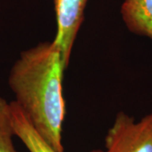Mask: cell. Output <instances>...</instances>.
Masks as SVG:
<instances>
[{"instance_id": "obj_5", "label": "cell", "mask_w": 152, "mask_h": 152, "mask_svg": "<svg viewBox=\"0 0 152 152\" xmlns=\"http://www.w3.org/2000/svg\"><path fill=\"white\" fill-rule=\"evenodd\" d=\"M10 107L15 136L21 140L29 152H57L39 135L26 114L15 101L10 102ZM92 152L103 151H95Z\"/></svg>"}, {"instance_id": "obj_2", "label": "cell", "mask_w": 152, "mask_h": 152, "mask_svg": "<svg viewBox=\"0 0 152 152\" xmlns=\"http://www.w3.org/2000/svg\"><path fill=\"white\" fill-rule=\"evenodd\" d=\"M105 152H152V113L139 122L119 112L105 137Z\"/></svg>"}, {"instance_id": "obj_1", "label": "cell", "mask_w": 152, "mask_h": 152, "mask_svg": "<svg viewBox=\"0 0 152 152\" xmlns=\"http://www.w3.org/2000/svg\"><path fill=\"white\" fill-rule=\"evenodd\" d=\"M65 69L59 48L52 41L21 52L9 75L15 102L57 152H64L62 128L66 107L62 85Z\"/></svg>"}, {"instance_id": "obj_4", "label": "cell", "mask_w": 152, "mask_h": 152, "mask_svg": "<svg viewBox=\"0 0 152 152\" xmlns=\"http://www.w3.org/2000/svg\"><path fill=\"white\" fill-rule=\"evenodd\" d=\"M120 13L129 31L152 40V0H124Z\"/></svg>"}, {"instance_id": "obj_3", "label": "cell", "mask_w": 152, "mask_h": 152, "mask_svg": "<svg viewBox=\"0 0 152 152\" xmlns=\"http://www.w3.org/2000/svg\"><path fill=\"white\" fill-rule=\"evenodd\" d=\"M89 0H54L57 31L53 42L59 48L67 69L77 35L85 17Z\"/></svg>"}, {"instance_id": "obj_6", "label": "cell", "mask_w": 152, "mask_h": 152, "mask_svg": "<svg viewBox=\"0 0 152 152\" xmlns=\"http://www.w3.org/2000/svg\"><path fill=\"white\" fill-rule=\"evenodd\" d=\"M14 136L10 103L0 96V152H18L13 143Z\"/></svg>"}]
</instances>
